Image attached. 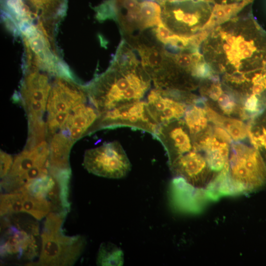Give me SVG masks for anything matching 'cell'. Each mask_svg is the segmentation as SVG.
<instances>
[{
	"instance_id": "cell-10",
	"label": "cell",
	"mask_w": 266,
	"mask_h": 266,
	"mask_svg": "<svg viewBox=\"0 0 266 266\" xmlns=\"http://www.w3.org/2000/svg\"><path fill=\"white\" fill-rule=\"evenodd\" d=\"M83 164L90 173L113 179L125 177L132 166L122 145L117 141L86 150Z\"/></svg>"
},
{
	"instance_id": "cell-24",
	"label": "cell",
	"mask_w": 266,
	"mask_h": 266,
	"mask_svg": "<svg viewBox=\"0 0 266 266\" xmlns=\"http://www.w3.org/2000/svg\"><path fill=\"white\" fill-rule=\"evenodd\" d=\"M162 7L154 0L140 2L139 30L156 27L162 23Z\"/></svg>"
},
{
	"instance_id": "cell-2",
	"label": "cell",
	"mask_w": 266,
	"mask_h": 266,
	"mask_svg": "<svg viewBox=\"0 0 266 266\" xmlns=\"http://www.w3.org/2000/svg\"><path fill=\"white\" fill-rule=\"evenodd\" d=\"M152 79L132 49L122 43L108 69L86 88L88 97L100 115L144 97Z\"/></svg>"
},
{
	"instance_id": "cell-25",
	"label": "cell",
	"mask_w": 266,
	"mask_h": 266,
	"mask_svg": "<svg viewBox=\"0 0 266 266\" xmlns=\"http://www.w3.org/2000/svg\"><path fill=\"white\" fill-rule=\"evenodd\" d=\"M124 258L122 250L110 242L102 243L100 247L97 264L100 266H122Z\"/></svg>"
},
{
	"instance_id": "cell-21",
	"label": "cell",
	"mask_w": 266,
	"mask_h": 266,
	"mask_svg": "<svg viewBox=\"0 0 266 266\" xmlns=\"http://www.w3.org/2000/svg\"><path fill=\"white\" fill-rule=\"evenodd\" d=\"M206 110L209 121L225 130L235 141L244 140L248 136L247 125L242 120L219 114L206 104Z\"/></svg>"
},
{
	"instance_id": "cell-22",
	"label": "cell",
	"mask_w": 266,
	"mask_h": 266,
	"mask_svg": "<svg viewBox=\"0 0 266 266\" xmlns=\"http://www.w3.org/2000/svg\"><path fill=\"white\" fill-rule=\"evenodd\" d=\"M247 132L251 144L266 165V108L250 119Z\"/></svg>"
},
{
	"instance_id": "cell-18",
	"label": "cell",
	"mask_w": 266,
	"mask_h": 266,
	"mask_svg": "<svg viewBox=\"0 0 266 266\" xmlns=\"http://www.w3.org/2000/svg\"><path fill=\"white\" fill-rule=\"evenodd\" d=\"M135 41L141 64L153 81L166 65L167 51L159 46L141 42L139 39Z\"/></svg>"
},
{
	"instance_id": "cell-13",
	"label": "cell",
	"mask_w": 266,
	"mask_h": 266,
	"mask_svg": "<svg viewBox=\"0 0 266 266\" xmlns=\"http://www.w3.org/2000/svg\"><path fill=\"white\" fill-rule=\"evenodd\" d=\"M176 178L183 180L199 189H207L217 174L209 166L202 151L193 150L178 158L169 165Z\"/></svg>"
},
{
	"instance_id": "cell-19",
	"label": "cell",
	"mask_w": 266,
	"mask_h": 266,
	"mask_svg": "<svg viewBox=\"0 0 266 266\" xmlns=\"http://www.w3.org/2000/svg\"><path fill=\"white\" fill-rule=\"evenodd\" d=\"M74 142L63 133H55L49 140V169L56 171L71 170L69 157Z\"/></svg>"
},
{
	"instance_id": "cell-28",
	"label": "cell",
	"mask_w": 266,
	"mask_h": 266,
	"mask_svg": "<svg viewBox=\"0 0 266 266\" xmlns=\"http://www.w3.org/2000/svg\"><path fill=\"white\" fill-rule=\"evenodd\" d=\"M253 0H214L215 4L220 5H228L232 4H243L246 6Z\"/></svg>"
},
{
	"instance_id": "cell-27",
	"label": "cell",
	"mask_w": 266,
	"mask_h": 266,
	"mask_svg": "<svg viewBox=\"0 0 266 266\" xmlns=\"http://www.w3.org/2000/svg\"><path fill=\"white\" fill-rule=\"evenodd\" d=\"M14 158L2 151H0V178H4L9 171Z\"/></svg>"
},
{
	"instance_id": "cell-5",
	"label": "cell",
	"mask_w": 266,
	"mask_h": 266,
	"mask_svg": "<svg viewBox=\"0 0 266 266\" xmlns=\"http://www.w3.org/2000/svg\"><path fill=\"white\" fill-rule=\"evenodd\" d=\"M66 214L51 212L46 217L41 233L39 255L32 266H71L83 253L86 240L81 235L68 236L63 230Z\"/></svg>"
},
{
	"instance_id": "cell-26",
	"label": "cell",
	"mask_w": 266,
	"mask_h": 266,
	"mask_svg": "<svg viewBox=\"0 0 266 266\" xmlns=\"http://www.w3.org/2000/svg\"><path fill=\"white\" fill-rule=\"evenodd\" d=\"M0 204V217L23 213V198L20 192L1 193Z\"/></svg>"
},
{
	"instance_id": "cell-14",
	"label": "cell",
	"mask_w": 266,
	"mask_h": 266,
	"mask_svg": "<svg viewBox=\"0 0 266 266\" xmlns=\"http://www.w3.org/2000/svg\"><path fill=\"white\" fill-rule=\"evenodd\" d=\"M193 140L196 148L203 152L209 166L217 176L228 168L233 139L225 130L211 123L205 133Z\"/></svg>"
},
{
	"instance_id": "cell-12",
	"label": "cell",
	"mask_w": 266,
	"mask_h": 266,
	"mask_svg": "<svg viewBox=\"0 0 266 266\" xmlns=\"http://www.w3.org/2000/svg\"><path fill=\"white\" fill-rule=\"evenodd\" d=\"M160 126L152 116L146 101L139 100L100 115L93 132L99 129L124 126L143 131L154 136Z\"/></svg>"
},
{
	"instance_id": "cell-9",
	"label": "cell",
	"mask_w": 266,
	"mask_h": 266,
	"mask_svg": "<svg viewBox=\"0 0 266 266\" xmlns=\"http://www.w3.org/2000/svg\"><path fill=\"white\" fill-rule=\"evenodd\" d=\"M86 88L70 78L58 76L51 85L47 106L46 138L48 140L60 130L75 106L85 102Z\"/></svg>"
},
{
	"instance_id": "cell-29",
	"label": "cell",
	"mask_w": 266,
	"mask_h": 266,
	"mask_svg": "<svg viewBox=\"0 0 266 266\" xmlns=\"http://www.w3.org/2000/svg\"><path fill=\"white\" fill-rule=\"evenodd\" d=\"M154 0L158 3H159L160 5H163L166 3H170V2H178V1H186V0H202V1H209L211 2H212L214 3L215 4V1L214 0Z\"/></svg>"
},
{
	"instance_id": "cell-17",
	"label": "cell",
	"mask_w": 266,
	"mask_h": 266,
	"mask_svg": "<svg viewBox=\"0 0 266 266\" xmlns=\"http://www.w3.org/2000/svg\"><path fill=\"white\" fill-rule=\"evenodd\" d=\"M99 117V112L92 104L89 105L86 102L80 103L71 110L59 132L74 143L84 135L93 133Z\"/></svg>"
},
{
	"instance_id": "cell-6",
	"label": "cell",
	"mask_w": 266,
	"mask_h": 266,
	"mask_svg": "<svg viewBox=\"0 0 266 266\" xmlns=\"http://www.w3.org/2000/svg\"><path fill=\"white\" fill-rule=\"evenodd\" d=\"M266 185V165L253 146L231 143L227 175L222 188L229 193H250Z\"/></svg>"
},
{
	"instance_id": "cell-20",
	"label": "cell",
	"mask_w": 266,
	"mask_h": 266,
	"mask_svg": "<svg viewBox=\"0 0 266 266\" xmlns=\"http://www.w3.org/2000/svg\"><path fill=\"white\" fill-rule=\"evenodd\" d=\"M183 119L193 138L202 134L209 129L211 122L207 114L206 104L201 97L188 108Z\"/></svg>"
},
{
	"instance_id": "cell-8",
	"label": "cell",
	"mask_w": 266,
	"mask_h": 266,
	"mask_svg": "<svg viewBox=\"0 0 266 266\" xmlns=\"http://www.w3.org/2000/svg\"><path fill=\"white\" fill-rule=\"evenodd\" d=\"M49 144L45 140L35 145L25 146L14 158L11 167L2 179V193L17 192L32 180L49 171Z\"/></svg>"
},
{
	"instance_id": "cell-4",
	"label": "cell",
	"mask_w": 266,
	"mask_h": 266,
	"mask_svg": "<svg viewBox=\"0 0 266 266\" xmlns=\"http://www.w3.org/2000/svg\"><path fill=\"white\" fill-rule=\"evenodd\" d=\"M214 3L202 0H186L161 5L163 24L173 34L200 46L212 29Z\"/></svg>"
},
{
	"instance_id": "cell-11",
	"label": "cell",
	"mask_w": 266,
	"mask_h": 266,
	"mask_svg": "<svg viewBox=\"0 0 266 266\" xmlns=\"http://www.w3.org/2000/svg\"><path fill=\"white\" fill-rule=\"evenodd\" d=\"M199 98L191 92L156 87L149 92L146 103L152 116L161 125L181 119Z\"/></svg>"
},
{
	"instance_id": "cell-23",
	"label": "cell",
	"mask_w": 266,
	"mask_h": 266,
	"mask_svg": "<svg viewBox=\"0 0 266 266\" xmlns=\"http://www.w3.org/2000/svg\"><path fill=\"white\" fill-rule=\"evenodd\" d=\"M19 192L22 195L23 213L40 221L53 212L52 206L47 200L33 196L23 191Z\"/></svg>"
},
{
	"instance_id": "cell-3",
	"label": "cell",
	"mask_w": 266,
	"mask_h": 266,
	"mask_svg": "<svg viewBox=\"0 0 266 266\" xmlns=\"http://www.w3.org/2000/svg\"><path fill=\"white\" fill-rule=\"evenodd\" d=\"M0 217V261L32 265L41 247L37 220L26 213Z\"/></svg>"
},
{
	"instance_id": "cell-16",
	"label": "cell",
	"mask_w": 266,
	"mask_h": 266,
	"mask_svg": "<svg viewBox=\"0 0 266 266\" xmlns=\"http://www.w3.org/2000/svg\"><path fill=\"white\" fill-rule=\"evenodd\" d=\"M153 137L162 144L166 151L168 165L181 156L197 149L183 119L160 125Z\"/></svg>"
},
{
	"instance_id": "cell-15",
	"label": "cell",
	"mask_w": 266,
	"mask_h": 266,
	"mask_svg": "<svg viewBox=\"0 0 266 266\" xmlns=\"http://www.w3.org/2000/svg\"><path fill=\"white\" fill-rule=\"evenodd\" d=\"M199 91L205 103L219 114L243 120V112L238 100L222 83L219 76L201 80Z\"/></svg>"
},
{
	"instance_id": "cell-7",
	"label": "cell",
	"mask_w": 266,
	"mask_h": 266,
	"mask_svg": "<svg viewBox=\"0 0 266 266\" xmlns=\"http://www.w3.org/2000/svg\"><path fill=\"white\" fill-rule=\"evenodd\" d=\"M39 69L26 68L22 83L21 99L28 118L29 135L27 143L35 145L46 138L43 116L51 89L49 78Z\"/></svg>"
},
{
	"instance_id": "cell-1",
	"label": "cell",
	"mask_w": 266,
	"mask_h": 266,
	"mask_svg": "<svg viewBox=\"0 0 266 266\" xmlns=\"http://www.w3.org/2000/svg\"><path fill=\"white\" fill-rule=\"evenodd\" d=\"M199 49L221 80L266 68V33L251 16L237 15L215 26Z\"/></svg>"
}]
</instances>
